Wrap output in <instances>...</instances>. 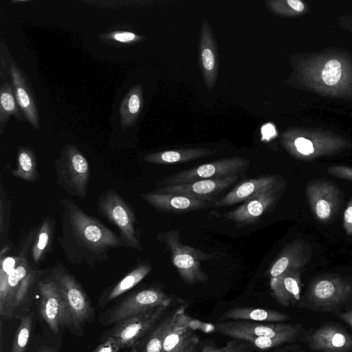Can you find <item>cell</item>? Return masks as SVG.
Here are the masks:
<instances>
[{
  "label": "cell",
  "mask_w": 352,
  "mask_h": 352,
  "mask_svg": "<svg viewBox=\"0 0 352 352\" xmlns=\"http://www.w3.org/2000/svg\"><path fill=\"white\" fill-rule=\"evenodd\" d=\"M59 208L62 232L58 241L71 264L94 268L109 260L111 249L126 247L119 234L69 197L59 200Z\"/></svg>",
  "instance_id": "obj_1"
},
{
  "label": "cell",
  "mask_w": 352,
  "mask_h": 352,
  "mask_svg": "<svg viewBox=\"0 0 352 352\" xmlns=\"http://www.w3.org/2000/svg\"><path fill=\"white\" fill-rule=\"evenodd\" d=\"M37 230L26 236L16 255L0 254V316L1 319H21L29 313L43 271L33 268L28 253Z\"/></svg>",
  "instance_id": "obj_2"
},
{
  "label": "cell",
  "mask_w": 352,
  "mask_h": 352,
  "mask_svg": "<svg viewBox=\"0 0 352 352\" xmlns=\"http://www.w3.org/2000/svg\"><path fill=\"white\" fill-rule=\"evenodd\" d=\"M183 302V301H182ZM172 295L162 289L148 287L135 290L126 295L118 302L101 312L98 322L103 326H113L126 318L148 311L162 305H173Z\"/></svg>",
  "instance_id": "obj_3"
},
{
  "label": "cell",
  "mask_w": 352,
  "mask_h": 352,
  "mask_svg": "<svg viewBox=\"0 0 352 352\" xmlns=\"http://www.w3.org/2000/svg\"><path fill=\"white\" fill-rule=\"evenodd\" d=\"M98 213L117 227L126 248L142 251L140 230L133 208L116 190L108 189L98 198Z\"/></svg>",
  "instance_id": "obj_4"
},
{
  "label": "cell",
  "mask_w": 352,
  "mask_h": 352,
  "mask_svg": "<svg viewBox=\"0 0 352 352\" xmlns=\"http://www.w3.org/2000/svg\"><path fill=\"white\" fill-rule=\"evenodd\" d=\"M49 278L56 283L69 307L72 319L71 331L82 335L85 324L91 322L95 316L89 296L61 263L52 267Z\"/></svg>",
  "instance_id": "obj_5"
},
{
  "label": "cell",
  "mask_w": 352,
  "mask_h": 352,
  "mask_svg": "<svg viewBox=\"0 0 352 352\" xmlns=\"http://www.w3.org/2000/svg\"><path fill=\"white\" fill-rule=\"evenodd\" d=\"M56 183L69 195L84 199L88 191L90 178L89 162L72 144L65 145L55 160Z\"/></svg>",
  "instance_id": "obj_6"
},
{
  "label": "cell",
  "mask_w": 352,
  "mask_h": 352,
  "mask_svg": "<svg viewBox=\"0 0 352 352\" xmlns=\"http://www.w3.org/2000/svg\"><path fill=\"white\" fill-rule=\"evenodd\" d=\"M158 240L165 243L170 253L173 265L182 280L187 285L206 283L207 274L202 270L200 262L214 257L213 254L183 244L179 230L160 233Z\"/></svg>",
  "instance_id": "obj_7"
},
{
  "label": "cell",
  "mask_w": 352,
  "mask_h": 352,
  "mask_svg": "<svg viewBox=\"0 0 352 352\" xmlns=\"http://www.w3.org/2000/svg\"><path fill=\"white\" fill-rule=\"evenodd\" d=\"M250 162L245 158H223L167 176L157 183L158 187L185 184L200 180L216 179L244 173Z\"/></svg>",
  "instance_id": "obj_8"
},
{
  "label": "cell",
  "mask_w": 352,
  "mask_h": 352,
  "mask_svg": "<svg viewBox=\"0 0 352 352\" xmlns=\"http://www.w3.org/2000/svg\"><path fill=\"white\" fill-rule=\"evenodd\" d=\"M178 304L159 306L126 318L113 325L102 333L100 339L111 338L117 342L122 349L132 348L147 335L173 307Z\"/></svg>",
  "instance_id": "obj_9"
},
{
  "label": "cell",
  "mask_w": 352,
  "mask_h": 352,
  "mask_svg": "<svg viewBox=\"0 0 352 352\" xmlns=\"http://www.w3.org/2000/svg\"><path fill=\"white\" fill-rule=\"evenodd\" d=\"M214 327L217 332L238 340L245 336H263L286 338L294 342L304 331L299 324L248 320L221 321L216 322Z\"/></svg>",
  "instance_id": "obj_10"
},
{
  "label": "cell",
  "mask_w": 352,
  "mask_h": 352,
  "mask_svg": "<svg viewBox=\"0 0 352 352\" xmlns=\"http://www.w3.org/2000/svg\"><path fill=\"white\" fill-rule=\"evenodd\" d=\"M39 313L54 334L63 328L72 331V319L67 302L56 283L49 277L38 283Z\"/></svg>",
  "instance_id": "obj_11"
},
{
  "label": "cell",
  "mask_w": 352,
  "mask_h": 352,
  "mask_svg": "<svg viewBox=\"0 0 352 352\" xmlns=\"http://www.w3.org/2000/svg\"><path fill=\"white\" fill-rule=\"evenodd\" d=\"M351 294L350 281L336 276H326L312 281L306 296L315 307L329 311L343 302Z\"/></svg>",
  "instance_id": "obj_12"
},
{
  "label": "cell",
  "mask_w": 352,
  "mask_h": 352,
  "mask_svg": "<svg viewBox=\"0 0 352 352\" xmlns=\"http://www.w3.org/2000/svg\"><path fill=\"white\" fill-rule=\"evenodd\" d=\"M8 74L19 108L26 120L36 130H40L39 113L30 82L18 63L9 57Z\"/></svg>",
  "instance_id": "obj_13"
},
{
  "label": "cell",
  "mask_w": 352,
  "mask_h": 352,
  "mask_svg": "<svg viewBox=\"0 0 352 352\" xmlns=\"http://www.w3.org/2000/svg\"><path fill=\"white\" fill-rule=\"evenodd\" d=\"M306 196L313 214L322 222H327L334 216L341 201L339 190L324 181L309 184Z\"/></svg>",
  "instance_id": "obj_14"
},
{
  "label": "cell",
  "mask_w": 352,
  "mask_h": 352,
  "mask_svg": "<svg viewBox=\"0 0 352 352\" xmlns=\"http://www.w3.org/2000/svg\"><path fill=\"white\" fill-rule=\"evenodd\" d=\"M239 177L232 176L221 179L200 180L185 184L158 187L153 190L158 192L185 195L210 202L233 185Z\"/></svg>",
  "instance_id": "obj_15"
},
{
  "label": "cell",
  "mask_w": 352,
  "mask_h": 352,
  "mask_svg": "<svg viewBox=\"0 0 352 352\" xmlns=\"http://www.w3.org/2000/svg\"><path fill=\"white\" fill-rule=\"evenodd\" d=\"M278 189L279 186L261 192L224 214L223 217L234 221L238 227L256 223L264 214L272 209L276 201Z\"/></svg>",
  "instance_id": "obj_16"
},
{
  "label": "cell",
  "mask_w": 352,
  "mask_h": 352,
  "mask_svg": "<svg viewBox=\"0 0 352 352\" xmlns=\"http://www.w3.org/2000/svg\"><path fill=\"white\" fill-rule=\"evenodd\" d=\"M309 348L316 352H352V335L336 324H324L309 336Z\"/></svg>",
  "instance_id": "obj_17"
},
{
  "label": "cell",
  "mask_w": 352,
  "mask_h": 352,
  "mask_svg": "<svg viewBox=\"0 0 352 352\" xmlns=\"http://www.w3.org/2000/svg\"><path fill=\"white\" fill-rule=\"evenodd\" d=\"M278 186H279L278 179L274 175H263L246 179L217 199L213 204V207L225 208L243 203L261 192Z\"/></svg>",
  "instance_id": "obj_18"
},
{
  "label": "cell",
  "mask_w": 352,
  "mask_h": 352,
  "mask_svg": "<svg viewBox=\"0 0 352 352\" xmlns=\"http://www.w3.org/2000/svg\"><path fill=\"white\" fill-rule=\"evenodd\" d=\"M144 201L162 212L183 214L210 206L209 202L182 195L154 190L141 195Z\"/></svg>",
  "instance_id": "obj_19"
},
{
  "label": "cell",
  "mask_w": 352,
  "mask_h": 352,
  "mask_svg": "<svg viewBox=\"0 0 352 352\" xmlns=\"http://www.w3.org/2000/svg\"><path fill=\"white\" fill-rule=\"evenodd\" d=\"M186 309V306L184 302L173 307L153 329L133 346L138 352H162L166 337L179 314Z\"/></svg>",
  "instance_id": "obj_20"
},
{
  "label": "cell",
  "mask_w": 352,
  "mask_h": 352,
  "mask_svg": "<svg viewBox=\"0 0 352 352\" xmlns=\"http://www.w3.org/2000/svg\"><path fill=\"white\" fill-rule=\"evenodd\" d=\"M272 297L282 306L294 305L300 299L302 288L300 270L287 272L270 278Z\"/></svg>",
  "instance_id": "obj_21"
},
{
  "label": "cell",
  "mask_w": 352,
  "mask_h": 352,
  "mask_svg": "<svg viewBox=\"0 0 352 352\" xmlns=\"http://www.w3.org/2000/svg\"><path fill=\"white\" fill-rule=\"evenodd\" d=\"M309 257L302 243L294 241L282 250L271 265L268 274L270 278L284 273L300 270L308 262Z\"/></svg>",
  "instance_id": "obj_22"
},
{
  "label": "cell",
  "mask_w": 352,
  "mask_h": 352,
  "mask_svg": "<svg viewBox=\"0 0 352 352\" xmlns=\"http://www.w3.org/2000/svg\"><path fill=\"white\" fill-rule=\"evenodd\" d=\"M151 268L147 262L137 265L118 282L102 292L98 299V306L104 308L111 301L133 288L149 274Z\"/></svg>",
  "instance_id": "obj_23"
},
{
  "label": "cell",
  "mask_w": 352,
  "mask_h": 352,
  "mask_svg": "<svg viewBox=\"0 0 352 352\" xmlns=\"http://www.w3.org/2000/svg\"><path fill=\"white\" fill-rule=\"evenodd\" d=\"M285 313L269 309L254 307H236L225 311L219 322L227 320H248L264 322H282L289 320Z\"/></svg>",
  "instance_id": "obj_24"
},
{
  "label": "cell",
  "mask_w": 352,
  "mask_h": 352,
  "mask_svg": "<svg viewBox=\"0 0 352 352\" xmlns=\"http://www.w3.org/2000/svg\"><path fill=\"white\" fill-rule=\"evenodd\" d=\"M12 116L19 122L26 121L17 103L8 72H0V135H3Z\"/></svg>",
  "instance_id": "obj_25"
},
{
  "label": "cell",
  "mask_w": 352,
  "mask_h": 352,
  "mask_svg": "<svg viewBox=\"0 0 352 352\" xmlns=\"http://www.w3.org/2000/svg\"><path fill=\"white\" fill-rule=\"evenodd\" d=\"M143 106V91L141 85L130 88L123 97L119 108L122 131L133 126L140 115Z\"/></svg>",
  "instance_id": "obj_26"
},
{
  "label": "cell",
  "mask_w": 352,
  "mask_h": 352,
  "mask_svg": "<svg viewBox=\"0 0 352 352\" xmlns=\"http://www.w3.org/2000/svg\"><path fill=\"white\" fill-rule=\"evenodd\" d=\"M205 324L187 315L185 311H182L166 337L162 352L171 351L185 339L195 333L197 329H200Z\"/></svg>",
  "instance_id": "obj_27"
},
{
  "label": "cell",
  "mask_w": 352,
  "mask_h": 352,
  "mask_svg": "<svg viewBox=\"0 0 352 352\" xmlns=\"http://www.w3.org/2000/svg\"><path fill=\"white\" fill-rule=\"evenodd\" d=\"M214 151L204 148H187L160 151L146 155L144 160L157 164L188 162L212 155Z\"/></svg>",
  "instance_id": "obj_28"
},
{
  "label": "cell",
  "mask_w": 352,
  "mask_h": 352,
  "mask_svg": "<svg viewBox=\"0 0 352 352\" xmlns=\"http://www.w3.org/2000/svg\"><path fill=\"white\" fill-rule=\"evenodd\" d=\"M55 232V221L50 217L44 218L37 230L32 246L31 256L36 265H40L52 250Z\"/></svg>",
  "instance_id": "obj_29"
},
{
  "label": "cell",
  "mask_w": 352,
  "mask_h": 352,
  "mask_svg": "<svg viewBox=\"0 0 352 352\" xmlns=\"http://www.w3.org/2000/svg\"><path fill=\"white\" fill-rule=\"evenodd\" d=\"M11 174L25 182H34L39 177L34 151L30 147L19 146L17 151V166Z\"/></svg>",
  "instance_id": "obj_30"
},
{
  "label": "cell",
  "mask_w": 352,
  "mask_h": 352,
  "mask_svg": "<svg viewBox=\"0 0 352 352\" xmlns=\"http://www.w3.org/2000/svg\"><path fill=\"white\" fill-rule=\"evenodd\" d=\"M208 33V30L206 32H203L201 59L205 76L207 78V83L210 87H212L217 72V63L212 40L209 38Z\"/></svg>",
  "instance_id": "obj_31"
},
{
  "label": "cell",
  "mask_w": 352,
  "mask_h": 352,
  "mask_svg": "<svg viewBox=\"0 0 352 352\" xmlns=\"http://www.w3.org/2000/svg\"><path fill=\"white\" fill-rule=\"evenodd\" d=\"M33 315L28 313L20 319L15 331L10 352H25L32 329Z\"/></svg>",
  "instance_id": "obj_32"
},
{
  "label": "cell",
  "mask_w": 352,
  "mask_h": 352,
  "mask_svg": "<svg viewBox=\"0 0 352 352\" xmlns=\"http://www.w3.org/2000/svg\"><path fill=\"white\" fill-rule=\"evenodd\" d=\"M100 41L107 45L114 46H128L134 45L144 39V36L129 31H113L103 33L98 36Z\"/></svg>",
  "instance_id": "obj_33"
},
{
  "label": "cell",
  "mask_w": 352,
  "mask_h": 352,
  "mask_svg": "<svg viewBox=\"0 0 352 352\" xmlns=\"http://www.w3.org/2000/svg\"><path fill=\"white\" fill-rule=\"evenodd\" d=\"M11 201L4 188L3 183L0 185V241L3 245L6 243L10 229Z\"/></svg>",
  "instance_id": "obj_34"
},
{
  "label": "cell",
  "mask_w": 352,
  "mask_h": 352,
  "mask_svg": "<svg viewBox=\"0 0 352 352\" xmlns=\"http://www.w3.org/2000/svg\"><path fill=\"white\" fill-rule=\"evenodd\" d=\"M257 349L248 342L232 338L222 347L205 344L200 352H254Z\"/></svg>",
  "instance_id": "obj_35"
},
{
  "label": "cell",
  "mask_w": 352,
  "mask_h": 352,
  "mask_svg": "<svg viewBox=\"0 0 352 352\" xmlns=\"http://www.w3.org/2000/svg\"><path fill=\"white\" fill-rule=\"evenodd\" d=\"M342 67L337 60H329L324 65L322 72V78L325 84L329 86L336 85L340 79Z\"/></svg>",
  "instance_id": "obj_36"
},
{
  "label": "cell",
  "mask_w": 352,
  "mask_h": 352,
  "mask_svg": "<svg viewBox=\"0 0 352 352\" xmlns=\"http://www.w3.org/2000/svg\"><path fill=\"white\" fill-rule=\"evenodd\" d=\"M199 336L193 333L170 352H198Z\"/></svg>",
  "instance_id": "obj_37"
},
{
  "label": "cell",
  "mask_w": 352,
  "mask_h": 352,
  "mask_svg": "<svg viewBox=\"0 0 352 352\" xmlns=\"http://www.w3.org/2000/svg\"><path fill=\"white\" fill-rule=\"evenodd\" d=\"M296 152L302 156L309 157L315 153V148L312 142L307 138L299 137L294 142Z\"/></svg>",
  "instance_id": "obj_38"
},
{
  "label": "cell",
  "mask_w": 352,
  "mask_h": 352,
  "mask_svg": "<svg viewBox=\"0 0 352 352\" xmlns=\"http://www.w3.org/2000/svg\"><path fill=\"white\" fill-rule=\"evenodd\" d=\"M100 343L90 352H120V345L111 338L100 339Z\"/></svg>",
  "instance_id": "obj_39"
},
{
  "label": "cell",
  "mask_w": 352,
  "mask_h": 352,
  "mask_svg": "<svg viewBox=\"0 0 352 352\" xmlns=\"http://www.w3.org/2000/svg\"><path fill=\"white\" fill-rule=\"evenodd\" d=\"M328 173L335 177L352 181V168L344 166H331L327 169Z\"/></svg>",
  "instance_id": "obj_40"
},
{
  "label": "cell",
  "mask_w": 352,
  "mask_h": 352,
  "mask_svg": "<svg viewBox=\"0 0 352 352\" xmlns=\"http://www.w3.org/2000/svg\"><path fill=\"white\" fill-rule=\"evenodd\" d=\"M343 226L348 235H352V198L344 212Z\"/></svg>",
  "instance_id": "obj_41"
},
{
  "label": "cell",
  "mask_w": 352,
  "mask_h": 352,
  "mask_svg": "<svg viewBox=\"0 0 352 352\" xmlns=\"http://www.w3.org/2000/svg\"><path fill=\"white\" fill-rule=\"evenodd\" d=\"M267 352H305V351L300 349L298 346H294V345L283 346L282 345V346L275 348L273 350H270Z\"/></svg>",
  "instance_id": "obj_42"
},
{
  "label": "cell",
  "mask_w": 352,
  "mask_h": 352,
  "mask_svg": "<svg viewBox=\"0 0 352 352\" xmlns=\"http://www.w3.org/2000/svg\"><path fill=\"white\" fill-rule=\"evenodd\" d=\"M261 132L263 138L266 139H269L276 134L274 126L271 124H267L263 126Z\"/></svg>",
  "instance_id": "obj_43"
},
{
  "label": "cell",
  "mask_w": 352,
  "mask_h": 352,
  "mask_svg": "<svg viewBox=\"0 0 352 352\" xmlns=\"http://www.w3.org/2000/svg\"><path fill=\"white\" fill-rule=\"evenodd\" d=\"M288 5L294 10L301 12L304 9V4L300 0H287Z\"/></svg>",
  "instance_id": "obj_44"
},
{
  "label": "cell",
  "mask_w": 352,
  "mask_h": 352,
  "mask_svg": "<svg viewBox=\"0 0 352 352\" xmlns=\"http://www.w3.org/2000/svg\"><path fill=\"white\" fill-rule=\"evenodd\" d=\"M339 317L349 324H350L352 327V309L346 312L341 313L339 315Z\"/></svg>",
  "instance_id": "obj_45"
},
{
  "label": "cell",
  "mask_w": 352,
  "mask_h": 352,
  "mask_svg": "<svg viewBox=\"0 0 352 352\" xmlns=\"http://www.w3.org/2000/svg\"><path fill=\"white\" fill-rule=\"evenodd\" d=\"M40 352H58L56 349L51 346L43 345L39 348Z\"/></svg>",
  "instance_id": "obj_46"
},
{
  "label": "cell",
  "mask_w": 352,
  "mask_h": 352,
  "mask_svg": "<svg viewBox=\"0 0 352 352\" xmlns=\"http://www.w3.org/2000/svg\"><path fill=\"white\" fill-rule=\"evenodd\" d=\"M28 1H29V0H14V1H10L11 3H21V2H28Z\"/></svg>",
  "instance_id": "obj_47"
},
{
  "label": "cell",
  "mask_w": 352,
  "mask_h": 352,
  "mask_svg": "<svg viewBox=\"0 0 352 352\" xmlns=\"http://www.w3.org/2000/svg\"><path fill=\"white\" fill-rule=\"evenodd\" d=\"M131 352H138V351L135 347L133 346Z\"/></svg>",
  "instance_id": "obj_48"
},
{
  "label": "cell",
  "mask_w": 352,
  "mask_h": 352,
  "mask_svg": "<svg viewBox=\"0 0 352 352\" xmlns=\"http://www.w3.org/2000/svg\"><path fill=\"white\" fill-rule=\"evenodd\" d=\"M35 352H40L39 349H38Z\"/></svg>",
  "instance_id": "obj_49"
}]
</instances>
